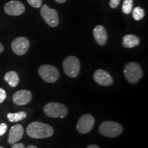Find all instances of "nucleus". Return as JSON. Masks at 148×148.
I'll return each mask as SVG.
<instances>
[{"label":"nucleus","instance_id":"nucleus-1","mask_svg":"<svg viewBox=\"0 0 148 148\" xmlns=\"http://www.w3.org/2000/svg\"><path fill=\"white\" fill-rule=\"evenodd\" d=\"M27 134L33 138H45L50 137L53 134V129L51 125L39 121L31 123L27 127Z\"/></svg>","mask_w":148,"mask_h":148},{"label":"nucleus","instance_id":"nucleus-2","mask_svg":"<svg viewBox=\"0 0 148 148\" xmlns=\"http://www.w3.org/2000/svg\"><path fill=\"white\" fill-rule=\"evenodd\" d=\"M125 78L130 84H136L143 76V71L138 63L134 62H128L123 69Z\"/></svg>","mask_w":148,"mask_h":148},{"label":"nucleus","instance_id":"nucleus-3","mask_svg":"<svg viewBox=\"0 0 148 148\" xmlns=\"http://www.w3.org/2000/svg\"><path fill=\"white\" fill-rule=\"evenodd\" d=\"M99 132L103 136L113 138L119 136L123 132V127L117 122L107 121L99 125Z\"/></svg>","mask_w":148,"mask_h":148},{"label":"nucleus","instance_id":"nucleus-4","mask_svg":"<svg viewBox=\"0 0 148 148\" xmlns=\"http://www.w3.org/2000/svg\"><path fill=\"white\" fill-rule=\"evenodd\" d=\"M44 112L50 117L64 118L68 113V108L62 103L50 102L44 106Z\"/></svg>","mask_w":148,"mask_h":148},{"label":"nucleus","instance_id":"nucleus-5","mask_svg":"<svg viewBox=\"0 0 148 148\" xmlns=\"http://www.w3.org/2000/svg\"><path fill=\"white\" fill-rule=\"evenodd\" d=\"M63 69L68 76L72 78L76 77L80 71L79 59L73 56L66 57L63 61Z\"/></svg>","mask_w":148,"mask_h":148},{"label":"nucleus","instance_id":"nucleus-6","mask_svg":"<svg viewBox=\"0 0 148 148\" xmlns=\"http://www.w3.org/2000/svg\"><path fill=\"white\" fill-rule=\"evenodd\" d=\"M38 73L41 78L48 83L56 82L60 76L57 68L49 64H44L40 66L38 68Z\"/></svg>","mask_w":148,"mask_h":148},{"label":"nucleus","instance_id":"nucleus-7","mask_svg":"<svg viewBox=\"0 0 148 148\" xmlns=\"http://www.w3.org/2000/svg\"><path fill=\"white\" fill-rule=\"evenodd\" d=\"M40 9V14L44 21L50 27H55L59 24L58 12L55 9L50 8L47 5H42Z\"/></svg>","mask_w":148,"mask_h":148},{"label":"nucleus","instance_id":"nucleus-8","mask_svg":"<svg viewBox=\"0 0 148 148\" xmlns=\"http://www.w3.org/2000/svg\"><path fill=\"white\" fill-rule=\"evenodd\" d=\"M29 45H30V42L26 37L19 36L12 40L11 43V48L15 54L23 56L28 51Z\"/></svg>","mask_w":148,"mask_h":148},{"label":"nucleus","instance_id":"nucleus-9","mask_svg":"<svg viewBox=\"0 0 148 148\" xmlns=\"http://www.w3.org/2000/svg\"><path fill=\"white\" fill-rule=\"evenodd\" d=\"M95 119L91 114H85L79 118L77 123V130L81 134H87L92 129Z\"/></svg>","mask_w":148,"mask_h":148},{"label":"nucleus","instance_id":"nucleus-10","mask_svg":"<svg viewBox=\"0 0 148 148\" xmlns=\"http://www.w3.org/2000/svg\"><path fill=\"white\" fill-rule=\"evenodd\" d=\"M25 7L21 1L12 0L5 3L4 5L5 12L8 15L18 16L25 12Z\"/></svg>","mask_w":148,"mask_h":148},{"label":"nucleus","instance_id":"nucleus-11","mask_svg":"<svg viewBox=\"0 0 148 148\" xmlns=\"http://www.w3.org/2000/svg\"><path fill=\"white\" fill-rule=\"evenodd\" d=\"M94 80L101 86H110L113 83V79L108 72L103 69H97L93 74Z\"/></svg>","mask_w":148,"mask_h":148},{"label":"nucleus","instance_id":"nucleus-12","mask_svg":"<svg viewBox=\"0 0 148 148\" xmlns=\"http://www.w3.org/2000/svg\"><path fill=\"white\" fill-rule=\"evenodd\" d=\"M32 98V92L27 90H20L14 93L12 100L18 106H24L28 103Z\"/></svg>","mask_w":148,"mask_h":148},{"label":"nucleus","instance_id":"nucleus-13","mask_svg":"<svg viewBox=\"0 0 148 148\" xmlns=\"http://www.w3.org/2000/svg\"><path fill=\"white\" fill-rule=\"evenodd\" d=\"M23 127L20 124H16L11 127L8 138V143L10 144L17 143L18 140L21 139L23 135Z\"/></svg>","mask_w":148,"mask_h":148},{"label":"nucleus","instance_id":"nucleus-14","mask_svg":"<svg viewBox=\"0 0 148 148\" xmlns=\"http://www.w3.org/2000/svg\"><path fill=\"white\" fill-rule=\"evenodd\" d=\"M93 36L99 45H104L108 40V34L103 25H97L93 29Z\"/></svg>","mask_w":148,"mask_h":148},{"label":"nucleus","instance_id":"nucleus-15","mask_svg":"<svg viewBox=\"0 0 148 148\" xmlns=\"http://www.w3.org/2000/svg\"><path fill=\"white\" fill-rule=\"evenodd\" d=\"M140 39L134 34H127L123 37L122 45L125 48H133L139 45Z\"/></svg>","mask_w":148,"mask_h":148},{"label":"nucleus","instance_id":"nucleus-16","mask_svg":"<svg viewBox=\"0 0 148 148\" xmlns=\"http://www.w3.org/2000/svg\"><path fill=\"white\" fill-rule=\"evenodd\" d=\"M5 82H8L11 87H16L19 83V77L17 73L14 71H10L7 72L3 77Z\"/></svg>","mask_w":148,"mask_h":148},{"label":"nucleus","instance_id":"nucleus-17","mask_svg":"<svg viewBox=\"0 0 148 148\" xmlns=\"http://www.w3.org/2000/svg\"><path fill=\"white\" fill-rule=\"evenodd\" d=\"M26 112L23 111H20V112H16V113H8L7 114V117L10 122H17L21 121L26 117Z\"/></svg>","mask_w":148,"mask_h":148},{"label":"nucleus","instance_id":"nucleus-18","mask_svg":"<svg viewBox=\"0 0 148 148\" xmlns=\"http://www.w3.org/2000/svg\"><path fill=\"white\" fill-rule=\"evenodd\" d=\"M132 16L135 21H140L145 16V11L140 6L135 7L134 10H132Z\"/></svg>","mask_w":148,"mask_h":148},{"label":"nucleus","instance_id":"nucleus-19","mask_svg":"<svg viewBox=\"0 0 148 148\" xmlns=\"http://www.w3.org/2000/svg\"><path fill=\"white\" fill-rule=\"evenodd\" d=\"M133 9V0H124L122 5V11L123 13L128 14L132 12Z\"/></svg>","mask_w":148,"mask_h":148},{"label":"nucleus","instance_id":"nucleus-20","mask_svg":"<svg viewBox=\"0 0 148 148\" xmlns=\"http://www.w3.org/2000/svg\"><path fill=\"white\" fill-rule=\"evenodd\" d=\"M27 1L33 8H38L42 5V0H27Z\"/></svg>","mask_w":148,"mask_h":148},{"label":"nucleus","instance_id":"nucleus-21","mask_svg":"<svg viewBox=\"0 0 148 148\" xmlns=\"http://www.w3.org/2000/svg\"><path fill=\"white\" fill-rule=\"evenodd\" d=\"M7 129H8V126H7V125L5 123H0V136H3L5 134V132L7 131Z\"/></svg>","mask_w":148,"mask_h":148},{"label":"nucleus","instance_id":"nucleus-22","mask_svg":"<svg viewBox=\"0 0 148 148\" xmlns=\"http://www.w3.org/2000/svg\"><path fill=\"white\" fill-rule=\"evenodd\" d=\"M121 0H110V7L111 8H116L119 6Z\"/></svg>","mask_w":148,"mask_h":148},{"label":"nucleus","instance_id":"nucleus-23","mask_svg":"<svg viewBox=\"0 0 148 148\" xmlns=\"http://www.w3.org/2000/svg\"><path fill=\"white\" fill-rule=\"evenodd\" d=\"M6 98V92L3 88H0V103H2Z\"/></svg>","mask_w":148,"mask_h":148},{"label":"nucleus","instance_id":"nucleus-24","mask_svg":"<svg viewBox=\"0 0 148 148\" xmlns=\"http://www.w3.org/2000/svg\"><path fill=\"white\" fill-rule=\"evenodd\" d=\"M11 148H25V146H24L23 143H14L13 144V145L12 146Z\"/></svg>","mask_w":148,"mask_h":148},{"label":"nucleus","instance_id":"nucleus-25","mask_svg":"<svg viewBox=\"0 0 148 148\" xmlns=\"http://www.w3.org/2000/svg\"><path fill=\"white\" fill-rule=\"evenodd\" d=\"M86 148H99V147L98 145H88L87 147Z\"/></svg>","mask_w":148,"mask_h":148},{"label":"nucleus","instance_id":"nucleus-26","mask_svg":"<svg viewBox=\"0 0 148 148\" xmlns=\"http://www.w3.org/2000/svg\"><path fill=\"white\" fill-rule=\"evenodd\" d=\"M3 50H4V47H3V46L2 44H1V42H0V53H2L3 51Z\"/></svg>","mask_w":148,"mask_h":148},{"label":"nucleus","instance_id":"nucleus-27","mask_svg":"<svg viewBox=\"0 0 148 148\" xmlns=\"http://www.w3.org/2000/svg\"><path fill=\"white\" fill-rule=\"evenodd\" d=\"M55 1L59 3H63L64 2H66V0H55Z\"/></svg>","mask_w":148,"mask_h":148},{"label":"nucleus","instance_id":"nucleus-28","mask_svg":"<svg viewBox=\"0 0 148 148\" xmlns=\"http://www.w3.org/2000/svg\"><path fill=\"white\" fill-rule=\"evenodd\" d=\"M27 148H38V147H36V146H35V145H28V146H27Z\"/></svg>","mask_w":148,"mask_h":148},{"label":"nucleus","instance_id":"nucleus-29","mask_svg":"<svg viewBox=\"0 0 148 148\" xmlns=\"http://www.w3.org/2000/svg\"><path fill=\"white\" fill-rule=\"evenodd\" d=\"M0 148H3V147H1V146H0Z\"/></svg>","mask_w":148,"mask_h":148}]
</instances>
